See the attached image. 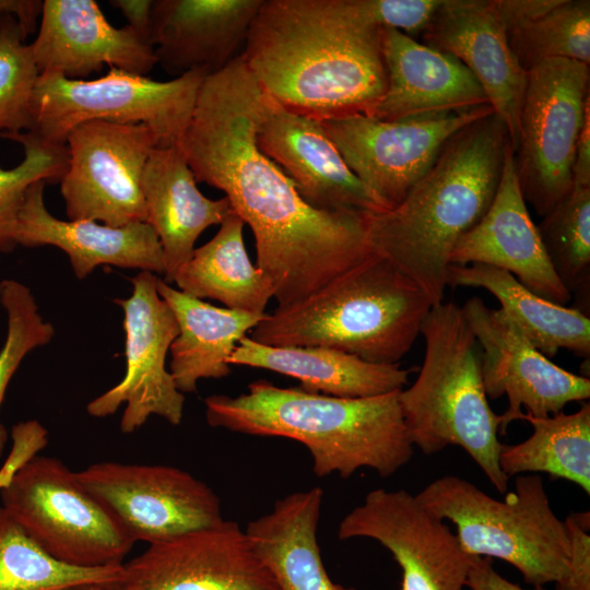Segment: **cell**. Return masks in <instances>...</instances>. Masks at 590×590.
I'll use <instances>...</instances> for the list:
<instances>
[{"label":"cell","instance_id":"ffe728a7","mask_svg":"<svg viewBox=\"0 0 590 590\" xmlns=\"http://www.w3.org/2000/svg\"><path fill=\"white\" fill-rule=\"evenodd\" d=\"M30 46L39 74L72 80H86L104 64L146 76L157 64L154 47L128 25L113 26L94 0H44Z\"/></svg>","mask_w":590,"mask_h":590},{"label":"cell","instance_id":"7c38bea8","mask_svg":"<svg viewBox=\"0 0 590 590\" xmlns=\"http://www.w3.org/2000/svg\"><path fill=\"white\" fill-rule=\"evenodd\" d=\"M130 281L131 295L115 299L123 311L125 376L86 405L91 416L106 417L126 404L119 425L123 434L138 430L152 415L179 425L185 404V394L165 366L178 324L157 292L158 278L140 271Z\"/></svg>","mask_w":590,"mask_h":590},{"label":"cell","instance_id":"277c9868","mask_svg":"<svg viewBox=\"0 0 590 590\" xmlns=\"http://www.w3.org/2000/svg\"><path fill=\"white\" fill-rule=\"evenodd\" d=\"M204 405L211 427L303 444L320 477L337 473L346 479L361 468L388 477L409 463L414 451L399 391L341 398L259 379L245 393L213 394Z\"/></svg>","mask_w":590,"mask_h":590},{"label":"cell","instance_id":"f546056e","mask_svg":"<svg viewBox=\"0 0 590 590\" xmlns=\"http://www.w3.org/2000/svg\"><path fill=\"white\" fill-rule=\"evenodd\" d=\"M244 226L232 210L217 233L177 271L173 282L178 288L200 299H216L229 309L266 314L274 288L248 257Z\"/></svg>","mask_w":590,"mask_h":590},{"label":"cell","instance_id":"6da1fadb","mask_svg":"<svg viewBox=\"0 0 590 590\" xmlns=\"http://www.w3.org/2000/svg\"><path fill=\"white\" fill-rule=\"evenodd\" d=\"M267 95L237 55L206 75L180 148L197 182L225 193L253 233L256 267L278 306L295 304L373 251L368 215L314 209L285 172L258 146Z\"/></svg>","mask_w":590,"mask_h":590},{"label":"cell","instance_id":"3957f363","mask_svg":"<svg viewBox=\"0 0 590 590\" xmlns=\"http://www.w3.org/2000/svg\"><path fill=\"white\" fill-rule=\"evenodd\" d=\"M509 145L505 123L491 113L457 132L399 204L368 215L371 251L415 282L433 306L444 302L455 246L494 199Z\"/></svg>","mask_w":590,"mask_h":590},{"label":"cell","instance_id":"4dcf8cb0","mask_svg":"<svg viewBox=\"0 0 590 590\" xmlns=\"http://www.w3.org/2000/svg\"><path fill=\"white\" fill-rule=\"evenodd\" d=\"M527 421L532 434L514 445H502L499 465L510 479L524 473H546L565 480L590 494V404L583 403L574 413L559 412L535 417L521 412L518 421Z\"/></svg>","mask_w":590,"mask_h":590},{"label":"cell","instance_id":"5bb4252c","mask_svg":"<svg viewBox=\"0 0 590 590\" xmlns=\"http://www.w3.org/2000/svg\"><path fill=\"white\" fill-rule=\"evenodd\" d=\"M75 474L134 542L152 544L223 520L213 489L175 467L101 461Z\"/></svg>","mask_w":590,"mask_h":590},{"label":"cell","instance_id":"9a60e30c","mask_svg":"<svg viewBox=\"0 0 590 590\" xmlns=\"http://www.w3.org/2000/svg\"><path fill=\"white\" fill-rule=\"evenodd\" d=\"M342 541L366 538L402 571L400 590H464L472 560L445 521L405 489L375 488L340 521Z\"/></svg>","mask_w":590,"mask_h":590},{"label":"cell","instance_id":"7dc6e473","mask_svg":"<svg viewBox=\"0 0 590 590\" xmlns=\"http://www.w3.org/2000/svg\"><path fill=\"white\" fill-rule=\"evenodd\" d=\"M109 590H123V589H122L121 585L119 583V585L111 586L109 588Z\"/></svg>","mask_w":590,"mask_h":590},{"label":"cell","instance_id":"d590c367","mask_svg":"<svg viewBox=\"0 0 590 590\" xmlns=\"http://www.w3.org/2000/svg\"><path fill=\"white\" fill-rule=\"evenodd\" d=\"M16 17L0 14V134L30 131L32 98L39 76Z\"/></svg>","mask_w":590,"mask_h":590},{"label":"cell","instance_id":"ba28073f","mask_svg":"<svg viewBox=\"0 0 590 590\" xmlns=\"http://www.w3.org/2000/svg\"><path fill=\"white\" fill-rule=\"evenodd\" d=\"M205 76L192 71L161 82L116 68L94 80L43 73L33 93L30 132L66 145L68 134L86 121L143 123L157 146L180 145Z\"/></svg>","mask_w":590,"mask_h":590},{"label":"cell","instance_id":"8992f818","mask_svg":"<svg viewBox=\"0 0 590 590\" xmlns=\"http://www.w3.org/2000/svg\"><path fill=\"white\" fill-rule=\"evenodd\" d=\"M423 364L415 381L399 391L409 438L424 455L458 446L479 465L500 494L509 477L499 465V415L485 392L481 351L463 315L453 302L434 305L421 332Z\"/></svg>","mask_w":590,"mask_h":590},{"label":"cell","instance_id":"ac0fdd59","mask_svg":"<svg viewBox=\"0 0 590 590\" xmlns=\"http://www.w3.org/2000/svg\"><path fill=\"white\" fill-rule=\"evenodd\" d=\"M256 139L314 209L366 214L389 210L349 168L320 120L287 110L267 96Z\"/></svg>","mask_w":590,"mask_h":590},{"label":"cell","instance_id":"b9f144b4","mask_svg":"<svg viewBox=\"0 0 590 590\" xmlns=\"http://www.w3.org/2000/svg\"><path fill=\"white\" fill-rule=\"evenodd\" d=\"M465 586L469 590H542L521 588L497 573L492 558L481 556H472Z\"/></svg>","mask_w":590,"mask_h":590},{"label":"cell","instance_id":"603a6c76","mask_svg":"<svg viewBox=\"0 0 590 590\" xmlns=\"http://www.w3.org/2000/svg\"><path fill=\"white\" fill-rule=\"evenodd\" d=\"M263 0H154L151 43L175 78L222 70L245 45Z\"/></svg>","mask_w":590,"mask_h":590},{"label":"cell","instance_id":"5b68a950","mask_svg":"<svg viewBox=\"0 0 590 590\" xmlns=\"http://www.w3.org/2000/svg\"><path fill=\"white\" fill-rule=\"evenodd\" d=\"M432 307L415 282L373 252L306 298L278 306L249 338L271 346H324L375 364H399Z\"/></svg>","mask_w":590,"mask_h":590},{"label":"cell","instance_id":"4316f807","mask_svg":"<svg viewBox=\"0 0 590 590\" xmlns=\"http://www.w3.org/2000/svg\"><path fill=\"white\" fill-rule=\"evenodd\" d=\"M323 491L312 487L275 502L246 527V534L278 590H357L332 581L317 541Z\"/></svg>","mask_w":590,"mask_h":590},{"label":"cell","instance_id":"484cf974","mask_svg":"<svg viewBox=\"0 0 590 590\" xmlns=\"http://www.w3.org/2000/svg\"><path fill=\"white\" fill-rule=\"evenodd\" d=\"M228 364L271 370L297 379L299 388L341 398H367L400 391L410 369L375 364L324 346H271L244 337Z\"/></svg>","mask_w":590,"mask_h":590},{"label":"cell","instance_id":"f6af8a7d","mask_svg":"<svg viewBox=\"0 0 590 590\" xmlns=\"http://www.w3.org/2000/svg\"><path fill=\"white\" fill-rule=\"evenodd\" d=\"M42 9L40 0H0V14L14 15L26 37L35 32Z\"/></svg>","mask_w":590,"mask_h":590},{"label":"cell","instance_id":"7a4b0ae2","mask_svg":"<svg viewBox=\"0 0 590 590\" xmlns=\"http://www.w3.org/2000/svg\"><path fill=\"white\" fill-rule=\"evenodd\" d=\"M382 31L354 0H263L240 55L287 110L318 120L365 115L387 88Z\"/></svg>","mask_w":590,"mask_h":590},{"label":"cell","instance_id":"4fadbf2b","mask_svg":"<svg viewBox=\"0 0 590 590\" xmlns=\"http://www.w3.org/2000/svg\"><path fill=\"white\" fill-rule=\"evenodd\" d=\"M491 113L485 105L418 119L390 121L353 114L320 122L349 168L391 209L457 132Z\"/></svg>","mask_w":590,"mask_h":590},{"label":"cell","instance_id":"74e56055","mask_svg":"<svg viewBox=\"0 0 590 590\" xmlns=\"http://www.w3.org/2000/svg\"><path fill=\"white\" fill-rule=\"evenodd\" d=\"M361 13L381 28L420 35L442 0H355Z\"/></svg>","mask_w":590,"mask_h":590},{"label":"cell","instance_id":"e575fe53","mask_svg":"<svg viewBox=\"0 0 590 590\" xmlns=\"http://www.w3.org/2000/svg\"><path fill=\"white\" fill-rule=\"evenodd\" d=\"M24 149L22 162L10 169L0 167V251L17 246L19 216L28 188L36 181H60L68 167L67 145L46 143L30 131L0 134Z\"/></svg>","mask_w":590,"mask_h":590},{"label":"cell","instance_id":"7bdbcfd3","mask_svg":"<svg viewBox=\"0 0 590 590\" xmlns=\"http://www.w3.org/2000/svg\"><path fill=\"white\" fill-rule=\"evenodd\" d=\"M110 5L118 9L141 38L152 45V15L154 0H110Z\"/></svg>","mask_w":590,"mask_h":590},{"label":"cell","instance_id":"1f68e13d","mask_svg":"<svg viewBox=\"0 0 590 590\" xmlns=\"http://www.w3.org/2000/svg\"><path fill=\"white\" fill-rule=\"evenodd\" d=\"M123 564L81 568L38 546L0 506V590H56L81 585H118Z\"/></svg>","mask_w":590,"mask_h":590},{"label":"cell","instance_id":"d6a6232c","mask_svg":"<svg viewBox=\"0 0 590 590\" xmlns=\"http://www.w3.org/2000/svg\"><path fill=\"white\" fill-rule=\"evenodd\" d=\"M536 227L556 276L570 295L582 300V312L588 315L590 187L573 186L569 194Z\"/></svg>","mask_w":590,"mask_h":590},{"label":"cell","instance_id":"d6986e66","mask_svg":"<svg viewBox=\"0 0 590 590\" xmlns=\"http://www.w3.org/2000/svg\"><path fill=\"white\" fill-rule=\"evenodd\" d=\"M420 35L422 44L456 57L473 74L515 152L527 71L509 46L496 0H442Z\"/></svg>","mask_w":590,"mask_h":590},{"label":"cell","instance_id":"30bf717a","mask_svg":"<svg viewBox=\"0 0 590 590\" xmlns=\"http://www.w3.org/2000/svg\"><path fill=\"white\" fill-rule=\"evenodd\" d=\"M589 105V66L553 58L527 70L514 158L523 200L542 217L573 189L575 152Z\"/></svg>","mask_w":590,"mask_h":590},{"label":"cell","instance_id":"f1b7e54d","mask_svg":"<svg viewBox=\"0 0 590 590\" xmlns=\"http://www.w3.org/2000/svg\"><path fill=\"white\" fill-rule=\"evenodd\" d=\"M447 286L480 287L489 292L523 335L546 357L559 350L590 357V318L575 307L550 302L502 269L473 263L450 264Z\"/></svg>","mask_w":590,"mask_h":590},{"label":"cell","instance_id":"ee69618b","mask_svg":"<svg viewBox=\"0 0 590 590\" xmlns=\"http://www.w3.org/2000/svg\"><path fill=\"white\" fill-rule=\"evenodd\" d=\"M573 186L590 187V105L577 141L573 165Z\"/></svg>","mask_w":590,"mask_h":590},{"label":"cell","instance_id":"8fae6325","mask_svg":"<svg viewBox=\"0 0 590 590\" xmlns=\"http://www.w3.org/2000/svg\"><path fill=\"white\" fill-rule=\"evenodd\" d=\"M60 191L69 220L119 227L146 222L142 175L157 140L143 123L91 120L67 137Z\"/></svg>","mask_w":590,"mask_h":590},{"label":"cell","instance_id":"cb8c5ba5","mask_svg":"<svg viewBox=\"0 0 590 590\" xmlns=\"http://www.w3.org/2000/svg\"><path fill=\"white\" fill-rule=\"evenodd\" d=\"M46 184L36 181L26 192L19 216L17 245L61 249L80 280L102 264L164 274L162 247L146 222L111 227L92 220L57 219L44 202Z\"/></svg>","mask_w":590,"mask_h":590},{"label":"cell","instance_id":"83f0119b","mask_svg":"<svg viewBox=\"0 0 590 590\" xmlns=\"http://www.w3.org/2000/svg\"><path fill=\"white\" fill-rule=\"evenodd\" d=\"M157 292L178 324V334L169 347V373L184 394L194 392L201 379L228 376V358L238 342L267 315L215 307L162 279Z\"/></svg>","mask_w":590,"mask_h":590},{"label":"cell","instance_id":"7402d4cb","mask_svg":"<svg viewBox=\"0 0 590 590\" xmlns=\"http://www.w3.org/2000/svg\"><path fill=\"white\" fill-rule=\"evenodd\" d=\"M387 88L367 116L418 119L489 105L480 83L456 57L394 28L382 31Z\"/></svg>","mask_w":590,"mask_h":590},{"label":"cell","instance_id":"8d00e7d4","mask_svg":"<svg viewBox=\"0 0 590 590\" xmlns=\"http://www.w3.org/2000/svg\"><path fill=\"white\" fill-rule=\"evenodd\" d=\"M0 303L7 314V335L0 349V409L8 386L25 356L48 344L55 328L39 312L32 291L23 283L0 282ZM8 430L0 421V458L8 441Z\"/></svg>","mask_w":590,"mask_h":590},{"label":"cell","instance_id":"f35d334b","mask_svg":"<svg viewBox=\"0 0 590 590\" xmlns=\"http://www.w3.org/2000/svg\"><path fill=\"white\" fill-rule=\"evenodd\" d=\"M569 536V562L565 579L555 590H590V514L571 512L565 520Z\"/></svg>","mask_w":590,"mask_h":590},{"label":"cell","instance_id":"e0dca14e","mask_svg":"<svg viewBox=\"0 0 590 590\" xmlns=\"http://www.w3.org/2000/svg\"><path fill=\"white\" fill-rule=\"evenodd\" d=\"M123 590H278L237 522L191 530L123 564Z\"/></svg>","mask_w":590,"mask_h":590},{"label":"cell","instance_id":"d4e9b609","mask_svg":"<svg viewBox=\"0 0 590 590\" xmlns=\"http://www.w3.org/2000/svg\"><path fill=\"white\" fill-rule=\"evenodd\" d=\"M146 223L160 240L165 282L188 262L204 229L220 225L232 211L226 197L212 200L197 187L180 145L155 146L142 175Z\"/></svg>","mask_w":590,"mask_h":590},{"label":"cell","instance_id":"836d02e7","mask_svg":"<svg viewBox=\"0 0 590 590\" xmlns=\"http://www.w3.org/2000/svg\"><path fill=\"white\" fill-rule=\"evenodd\" d=\"M506 33L512 52L526 71L553 58L590 64L589 0H559L548 12Z\"/></svg>","mask_w":590,"mask_h":590},{"label":"cell","instance_id":"52a82bcc","mask_svg":"<svg viewBox=\"0 0 590 590\" xmlns=\"http://www.w3.org/2000/svg\"><path fill=\"white\" fill-rule=\"evenodd\" d=\"M415 497L434 516L453 523L469 555L509 563L534 588L565 579L569 536L539 474L517 475L504 499L457 475L435 479Z\"/></svg>","mask_w":590,"mask_h":590},{"label":"cell","instance_id":"9c48e42d","mask_svg":"<svg viewBox=\"0 0 590 590\" xmlns=\"http://www.w3.org/2000/svg\"><path fill=\"white\" fill-rule=\"evenodd\" d=\"M2 508L55 559L74 567L123 564L135 543L75 471L36 456L0 491Z\"/></svg>","mask_w":590,"mask_h":590},{"label":"cell","instance_id":"bcb514c9","mask_svg":"<svg viewBox=\"0 0 590 590\" xmlns=\"http://www.w3.org/2000/svg\"><path fill=\"white\" fill-rule=\"evenodd\" d=\"M111 586L115 585H81L56 590H109Z\"/></svg>","mask_w":590,"mask_h":590},{"label":"cell","instance_id":"ab89813d","mask_svg":"<svg viewBox=\"0 0 590 590\" xmlns=\"http://www.w3.org/2000/svg\"><path fill=\"white\" fill-rule=\"evenodd\" d=\"M12 448L0 468V491L12 476L48 444L47 429L36 420L19 422L11 429Z\"/></svg>","mask_w":590,"mask_h":590},{"label":"cell","instance_id":"60d3db41","mask_svg":"<svg viewBox=\"0 0 590 590\" xmlns=\"http://www.w3.org/2000/svg\"><path fill=\"white\" fill-rule=\"evenodd\" d=\"M559 0H496L506 31L532 21L552 10Z\"/></svg>","mask_w":590,"mask_h":590},{"label":"cell","instance_id":"2e32d148","mask_svg":"<svg viewBox=\"0 0 590 590\" xmlns=\"http://www.w3.org/2000/svg\"><path fill=\"white\" fill-rule=\"evenodd\" d=\"M481 351V367L488 399H508L499 415V435L526 413L544 417L563 412L571 402L590 398V380L554 364L523 335L500 309L487 307L480 297L461 307Z\"/></svg>","mask_w":590,"mask_h":590},{"label":"cell","instance_id":"44dd1931","mask_svg":"<svg viewBox=\"0 0 590 590\" xmlns=\"http://www.w3.org/2000/svg\"><path fill=\"white\" fill-rule=\"evenodd\" d=\"M508 146L494 199L450 255V264L480 263L514 275L534 294L566 306L571 295L556 276L528 211Z\"/></svg>","mask_w":590,"mask_h":590}]
</instances>
